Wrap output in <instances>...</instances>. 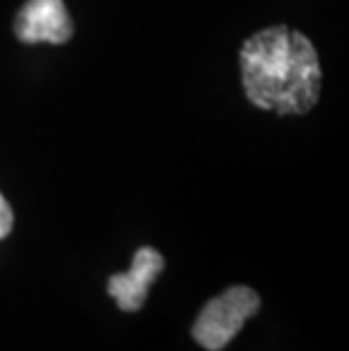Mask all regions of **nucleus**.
I'll use <instances>...</instances> for the list:
<instances>
[{
  "label": "nucleus",
  "instance_id": "obj_2",
  "mask_svg": "<svg viewBox=\"0 0 349 351\" xmlns=\"http://www.w3.org/2000/svg\"><path fill=\"white\" fill-rule=\"evenodd\" d=\"M261 308V300L248 286H234L204 306L193 324V338L206 351H222L243 324Z\"/></svg>",
  "mask_w": 349,
  "mask_h": 351
},
{
  "label": "nucleus",
  "instance_id": "obj_4",
  "mask_svg": "<svg viewBox=\"0 0 349 351\" xmlns=\"http://www.w3.org/2000/svg\"><path fill=\"white\" fill-rule=\"evenodd\" d=\"M163 270V256L152 247H141L134 254L130 272L114 274L107 283V293L114 297L118 308L134 313L145 304L147 288Z\"/></svg>",
  "mask_w": 349,
  "mask_h": 351
},
{
  "label": "nucleus",
  "instance_id": "obj_5",
  "mask_svg": "<svg viewBox=\"0 0 349 351\" xmlns=\"http://www.w3.org/2000/svg\"><path fill=\"white\" fill-rule=\"evenodd\" d=\"M14 227V213L10 204H7V199L3 197V193H0V241L10 234Z\"/></svg>",
  "mask_w": 349,
  "mask_h": 351
},
{
  "label": "nucleus",
  "instance_id": "obj_3",
  "mask_svg": "<svg viewBox=\"0 0 349 351\" xmlns=\"http://www.w3.org/2000/svg\"><path fill=\"white\" fill-rule=\"evenodd\" d=\"M14 32L23 43H66L73 23L62 0H27L14 19Z\"/></svg>",
  "mask_w": 349,
  "mask_h": 351
},
{
  "label": "nucleus",
  "instance_id": "obj_1",
  "mask_svg": "<svg viewBox=\"0 0 349 351\" xmlns=\"http://www.w3.org/2000/svg\"><path fill=\"white\" fill-rule=\"evenodd\" d=\"M248 100L279 116H302L315 107L322 88L320 59L306 36L274 25L250 36L241 48Z\"/></svg>",
  "mask_w": 349,
  "mask_h": 351
}]
</instances>
